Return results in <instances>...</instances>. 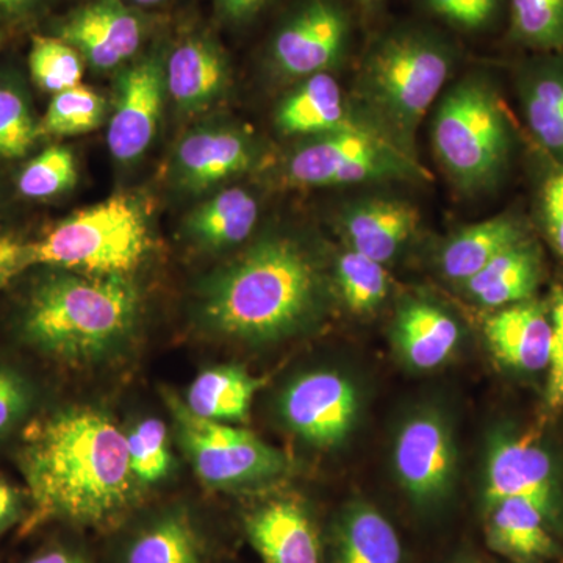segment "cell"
I'll return each instance as SVG.
<instances>
[{"label":"cell","instance_id":"cell-26","mask_svg":"<svg viewBox=\"0 0 563 563\" xmlns=\"http://www.w3.org/2000/svg\"><path fill=\"white\" fill-rule=\"evenodd\" d=\"M396 340L413 366L435 368L450 357L459 342L457 322L432 303L409 302L396 320Z\"/></svg>","mask_w":563,"mask_h":563},{"label":"cell","instance_id":"cell-23","mask_svg":"<svg viewBox=\"0 0 563 563\" xmlns=\"http://www.w3.org/2000/svg\"><path fill=\"white\" fill-rule=\"evenodd\" d=\"M539 279V250L525 239L493 258L472 279L463 282V287L481 306L503 309L512 303L529 301Z\"/></svg>","mask_w":563,"mask_h":563},{"label":"cell","instance_id":"cell-17","mask_svg":"<svg viewBox=\"0 0 563 563\" xmlns=\"http://www.w3.org/2000/svg\"><path fill=\"white\" fill-rule=\"evenodd\" d=\"M420 211L401 199L372 198L344 207L340 225L351 250L385 265L412 239Z\"/></svg>","mask_w":563,"mask_h":563},{"label":"cell","instance_id":"cell-19","mask_svg":"<svg viewBox=\"0 0 563 563\" xmlns=\"http://www.w3.org/2000/svg\"><path fill=\"white\" fill-rule=\"evenodd\" d=\"M517 88L532 135L563 166V54L526 63L518 73Z\"/></svg>","mask_w":563,"mask_h":563},{"label":"cell","instance_id":"cell-42","mask_svg":"<svg viewBox=\"0 0 563 563\" xmlns=\"http://www.w3.org/2000/svg\"><path fill=\"white\" fill-rule=\"evenodd\" d=\"M32 266V242H24L14 233L0 231V292Z\"/></svg>","mask_w":563,"mask_h":563},{"label":"cell","instance_id":"cell-29","mask_svg":"<svg viewBox=\"0 0 563 563\" xmlns=\"http://www.w3.org/2000/svg\"><path fill=\"white\" fill-rule=\"evenodd\" d=\"M13 66L0 68V161L25 157L40 135V118Z\"/></svg>","mask_w":563,"mask_h":563},{"label":"cell","instance_id":"cell-46","mask_svg":"<svg viewBox=\"0 0 563 563\" xmlns=\"http://www.w3.org/2000/svg\"><path fill=\"white\" fill-rule=\"evenodd\" d=\"M125 2L133 9L144 11V13L165 16V10H168V7L174 5L179 0H125Z\"/></svg>","mask_w":563,"mask_h":563},{"label":"cell","instance_id":"cell-18","mask_svg":"<svg viewBox=\"0 0 563 563\" xmlns=\"http://www.w3.org/2000/svg\"><path fill=\"white\" fill-rule=\"evenodd\" d=\"M484 332L493 354L504 365L523 372L548 368L553 328L539 303L503 307L487 318Z\"/></svg>","mask_w":563,"mask_h":563},{"label":"cell","instance_id":"cell-35","mask_svg":"<svg viewBox=\"0 0 563 563\" xmlns=\"http://www.w3.org/2000/svg\"><path fill=\"white\" fill-rule=\"evenodd\" d=\"M336 279L344 303L355 313L373 312L388 292L384 265L354 250L344 252L336 263Z\"/></svg>","mask_w":563,"mask_h":563},{"label":"cell","instance_id":"cell-2","mask_svg":"<svg viewBox=\"0 0 563 563\" xmlns=\"http://www.w3.org/2000/svg\"><path fill=\"white\" fill-rule=\"evenodd\" d=\"M320 296V276L309 254L290 239L269 236L211 277L201 312L222 335L268 342L306 324Z\"/></svg>","mask_w":563,"mask_h":563},{"label":"cell","instance_id":"cell-3","mask_svg":"<svg viewBox=\"0 0 563 563\" xmlns=\"http://www.w3.org/2000/svg\"><path fill=\"white\" fill-rule=\"evenodd\" d=\"M136 312L139 292L128 277L54 269L29 288L18 332L47 357L87 361L120 343Z\"/></svg>","mask_w":563,"mask_h":563},{"label":"cell","instance_id":"cell-41","mask_svg":"<svg viewBox=\"0 0 563 563\" xmlns=\"http://www.w3.org/2000/svg\"><path fill=\"white\" fill-rule=\"evenodd\" d=\"M543 224L548 239L563 258V166L544 180L542 190Z\"/></svg>","mask_w":563,"mask_h":563},{"label":"cell","instance_id":"cell-47","mask_svg":"<svg viewBox=\"0 0 563 563\" xmlns=\"http://www.w3.org/2000/svg\"><path fill=\"white\" fill-rule=\"evenodd\" d=\"M18 33H13L10 31H3V29H0V52L5 49L7 46L16 38Z\"/></svg>","mask_w":563,"mask_h":563},{"label":"cell","instance_id":"cell-7","mask_svg":"<svg viewBox=\"0 0 563 563\" xmlns=\"http://www.w3.org/2000/svg\"><path fill=\"white\" fill-rule=\"evenodd\" d=\"M285 179L296 187L329 188L385 180H424L429 173L417 157L357 121L310 136L285 163Z\"/></svg>","mask_w":563,"mask_h":563},{"label":"cell","instance_id":"cell-36","mask_svg":"<svg viewBox=\"0 0 563 563\" xmlns=\"http://www.w3.org/2000/svg\"><path fill=\"white\" fill-rule=\"evenodd\" d=\"M129 462L140 483H157L172 466L168 432L155 418L139 422L128 435Z\"/></svg>","mask_w":563,"mask_h":563},{"label":"cell","instance_id":"cell-6","mask_svg":"<svg viewBox=\"0 0 563 563\" xmlns=\"http://www.w3.org/2000/svg\"><path fill=\"white\" fill-rule=\"evenodd\" d=\"M147 250L146 214L136 199L124 195L76 211L32 242L33 266L96 276H125Z\"/></svg>","mask_w":563,"mask_h":563},{"label":"cell","instance_id":"cell-22","mask_svg":"<svg viewBox=\"0 0 563 563\" xmlns=\"http://www.w3.org/2000/svg\"><path fill=\"white\" fill-rule=\"evenodd\" d=\"M258 221V202L244 188H224L199 203L185 221L188 239L206 250H228L243 243Z\"/></svg>","mask_w":563,"mask_h":563},{"label":"cell","instance_id":"cell-27","mask_svg":"<svg viewBox=\"0 0 563 563\" xmlns=\"http://www.w3.org/2000/svg\"><path fill=\"white\" fill-rule=\"evenodd\" d=\"M262 384L242 366H214L192 380L185 406L206 420L242 421Z\"/></svg>","mask_w":563,"mask_h":563},{"label":"cell","instance_id":"cell-37","mask_svg":"<svg viewBox=\"0 0 563 563\" xmlns=\"http://www.w3.org/2000/svg\"><path fill=\"white\" fill-rule=\"evenodd\" d=\"M32 407V387L22 374L0 365V439L13 431Z\"/></svg>","mask_w":563,"mask_h":563},{"label":"cell","instance_id":"cell-9","mask_svg":"<svg viewBox=\"0 0 563 563\" xmlns=\"http://www.w3.org/2000/svg\"><path fill=\"white\" fill-rule=\"evenodd\" d=\"M165 399L177 422L181 446L202 483L233 487L284 472V454L255 433L198 417L174 393L165 391Z\"/></svg>","mask_w":563,"mask_h":563},{"label":"cell","instance_id":"cell-44","mask_svg":"<svg viewBox=\"0 0 563 563\" xmlns=\"http://www.w3.org/2000/svg\"><path fill=\"white\" fill-rule=\"evenodd\" d=\"M21 515L20 493L0 477V533L10 528Z\"/></svg>","mask_w":563,"mask_h":563},{"label":"cell","instance_id":"cell-32","mask_svg":"<svg viewBox=\"0 0 563 563\" xmlns=\"http://www.w3.org/2000/svg\"><path fill=\"white\" fill-rule=\"evenodd\" d=\"M77 181V163L69 147L54 144L22 166L16 190L29 201H49L73 190Z\"/></svg>","mask_w":563,"mask_h":563},{"label":"cell","instance_id":"cell-33","mask_svg":"<svg viewBox=\"0 0 563 563\" xmlns=\"http://www.w3.org/2000/svg\"><path fill=\"white\" fill-rule=\"evenodd\" d=\"M510 36L542 52L563 49V0H510Z\"/></svg>","mask_w":563,"mask_h":563},{"label":"cell","instance_id":"cell-38","mask_svg":"<svg viewBox=\"0 0 563 563\" xmlns=\"http://www.w3.org/2000/svg\"><path fill=\"white\" fill-rule=\"evenodd\" d=\"M431 13L466 31L490 24L501 0H420Z\"/></svg>","mask_w":563,"mask_h":563},{"label":"cell","instance_id":"cell-13","mask_svg":"<svg viewBox=\"0 0 563 563\" xmlns=\"http://www.w3.org/2000/svg\"><path fill=\"white\" fill-rule=\"evenodd\" d=\"M282 415L288 426L314 444L340 442L357 412V395L350 380L332 372L299 377L282 396Z\"/></svg>","mask_w":563,"mask_h":563},{"label":"cell","instance_id":"cell-24","mask_svg":"<svg viewBox=\"0 0 563 563\" xmlns=\"http://www.w3.org/2000/svg\"><path fill=\"white\" fill-rule=\"evenodd\" d=\"M488 543L493 550L521 563L550 559L555 553L547 515L536 504L509 498L488 507Z\"/></svg>","mask_w":563,"mask_h":563},{"label":"cell","instance_id":"cell-21","mask_svg":"<svg viewBox=\"0 0 563 563\" xmlns=\"http://www.w3.org/2000/svg\"><path fill=\"white\" fill-rule=\"evenodd\" d=\"M357 121L331 73L299 80L298 87L285 96L276 110V128L284 135L317 136Z\"/></svg>","mask_w":563,"mask_h":563},{"label":"cell","instance_id":"cell-40","mask_svg":"<svg viewBox=\"0 0 563 563\" xmlns=\"http://www.w3.org/2000/svg\"><path fill=\"white\" fill-rule=\"evenodd\" d=\"M60 0H0V29L13 33L35 32Z\"/></svg>","mask_w":563,"mask_h":563},{"label":"cell","instance_id":"cell-4","mask_svg":"<svg viewBox=\"0 0 563 563\" xmlns=\"http://www.w3.org/2000/svg\"><path fill=\"white\" fill-rule=\"evenodd\" d=\"M455 66L439 32L401 25L374 41L363 57L355 96L363 122L415 157V139Z\"/></svg>","mask_w":563,"mask_h":563},{"label":"cell","instance_id":"cell-20","mask_svg":"<svg viewBox=\"0 0 563 563\" xmlns=\"http://www.w3.org/2000/svg\"><path fill=\"white\" fill-rule=\"evenodd\" d=\"M246 528L263 563H321L317 529L298 503L265 504L247 518Z\"/></svg>","mask_w":563,"mask_h":563},{"label":"cell","instance_id":"cell-15","mask_svg":"<svg viewBox=\"0 0 563 563\" xmlns=\"http://www.w3.org/2000/svg\"><path fill=\"white\" fill-rule=\"evenodd\" d=\"M509 498L536 504L547 517L553 514V468L533 433L503 440L493 448L485 501L492 507Z\"/></svg>","mask_w":563,"mask_h":563},{"label":"cell","instance_id":"cell-34","mask_svg":"<svg viewBox=\"0 0 563 563\" xmlns=\"http://www.w3.org/2000/svg\"><path fill=\"white\" fill-rule=\"evenodd\" d=\"M128 563H199L198 537L187 518H165L132 544Z\"/></svg>","mask_w":563,"mask_h":563},{"label":"cell","instance_id":"cell-28","mask_svg":"<svg viewBox=\"0 0 563 563\" xmlns=\"http://www.w3.org/2000/svg\"><path fill=\"white\" fill-rule=\"evenodd\" d=\"M335 563H402L398 533L379 510L354 507L340 525Z\"/></svg>","mask_w":563,"mask_h":563},{"label":"cell","instance_id":"cell-48","mask_svg":"<svg viewBox=\"0 0 563 563\" xmlns=\"http://www.w3.org/2000/svg\"><path fill=\"white\" fill-rule=\"evenodd\" d=\"M358 3H361L362 7H373L376 5L379 0H357Z\"/></svg>","mask_w":563,"mask_h":563},{"label":"cell","instance_id":"cell-16","mask_svg":"<svg viewBox=\"0 0 563 563\" xmlns=\"http://www.w3.org/2000/svg\"><path fill=\"white\" fill-rule=\"evenodd\" d=\"M395 463L413 498L429 501L442 496L454 470L453 443L443 422L431 415L407 422L396 442Z\"/></svg>","mask_w":563,"mask_h":563},{"label":"cell","instance_id":"cell-43","mask_svg":"<svg viewBox=\"0 0 563 563\" xmlns=\"http://www.w3.org/2000/svg\"><path fill=\"white\" fill-rule=\"evenodd\" d=\"M214 18L222 27L243 31L254 24L272 5L273 0H211Z\"/></svg>","mask_w":563,"mask_h":563},{"label":"cell","instance_id":"cell-10","mask_svg":"<svg viewBox=\"0 0 563 563\" xmlns=\"http://www.w3.org/2000/svg\"><path fill=\"white\" fill-rule=\"evenodd\" d=\"M169 32L152 41L139 57L118 70L117 92L107 131L114 161L129 165L150 150L166 96V51Z\"/></svg>","mask_w":563,"mask_h":563},{"label":"cell","instance_id":"cell-45","mask_svg":"<svg viewBox=\"0 0 563 563\" xmlns=\"http://www.w3.org/2000/svg\"><path fill=\"white\" fill-rule=\"evenodd\" d=\"M25 563H85L79 555L70 554L65 550H49L33 555L31 561Z\"/></svg>","mask_w":563,"mask_h":563},{"label":"cell","instance_id":"cell-25","mask_svg":"<svg viewBox=\"0 0 563 563\" xmlns=\"http://www.w3.org/2000/svg\"><path fill=\"white\" fill-rule=\"evenodd\" d=\"M523 240L521 222L510 214H499L455 233L444 244L440 265L448 279L463 284L483 272L493 258Z\"/></svg>","mask_w":563,"mask_h":563},{"label":"cell","instance_id":"cell-12","mask_svg":"<svg viewBox=\"0 0 563 563\" xmlns=\"http://www.w3.org/2000/svg\"><path fill=\"white\" fill-rule=\"evenodd\" d=\"M165 70L166 92L187 117L210 110L231 87L228 51L217 33L199 22H184L169 32Z\"/></svg>","mask_w":563,"mask_h":563},{"label":"cell","instance_id":"cell-5","mask_svg":"<svg viewBox=\"0 0 563 563\" xmlns=\"http://www.w3.org/2000/svg\"><path fill=\"white\" fill-rule=\"evenodd\" d=\"M432 146L457 187L477 191L498 179L512 151V129L487 77L459 80L442 96L432 118Z\"/></svg>","mask_w":563,"mask_h":563},{"label":"cell","instance_id":"cell-31","mask_svg":"<svg viewBox=\"0 0 563 563\" xmlns=\"http://www.w3.org/2000/svg\"><path fill=\"white\" fill-rule=\"evenodd\" d=\"M107 118V101L85 85L57 92L40 118L41 139H66L101 128Z\"/></svg>","mask_w":563,"mask_h":563},{"label":"cell","instance_id":"cell-30","mask_svg":"<svg viewBox=\"0 0 563 563\" xmlns=\"http://www.w3.org/2000/svg\"><path fill=\"white\" fill-rule=\"evenodd\" d=\"M85 66L84 57L65 40L41 31L31 33L29 76L41 91L57 95L77 87L81 84Z\"/></svg>","mask_w":563,"mask_h":563},{"label":"cell","instance_id":"cell-1","mask_svg":"<svg viewBox=\"0 0 563 563\" xmlns=\"http://www.w3.org/2000/svg\"><path fill=\"white\" fill-rule=\"evenodd\" d=\"M18 462L27 485L33 531L51 520L101 525L120 515L135 493L128 435L109 415L70 407L29 422Z\"/></svg>","mask_w":563,"mask_h":563},{"label":"cell","instance_id":"cell-14","mask_svg":"<svg viewBox=\"0 0 563 563\" xmlns=\"http://www.w3.org/2000/svg\"><path fill=\"white\" fill-rule=\"evenodd\" d=\"M254 161V144L239 129L201 125L177 143L172 176L181 190L202 192L247 172Z\"/></svg>","mask_w":563,"mask_h":563},{"label":"cell","instance_id":"cell-8","mask_svg":"<svg viewBox=\"0 0 563 563\" xmlns=\"http://www.w3.org/2000/svg\"><path fill=\"white\" fill-rule=\"evenodd\" d=\"M166 16L133 9L125 0H79L38 29L69 43L87 66L118 73L162 35Z\"/></svg>","mask_w":563,"mask_h":563},{"label":"cell","instance_id":"cell-39","mask_svg":"<svg viewBox=\"0 0 563 563\" xmlns=\"http://www.w3.org/2000/svg\"><path fill=\"white\" fill-rule=\"evenodd\" d=\"M550 376L547 385V402L550 409H563V285L555 288L553 307H551Z\"/></svg>","mask_w":563,"mask_h":563},{"label":"cell","instance_id":"cell-11","mask_svg":"<svg viewBox=\"0 0 563 563\" xmlns=\"http://www.w3.org/2000/svg\"><path fill=\"white\" fill-rule=\"evenodd\" d=\"M350 40V18L336 0H299L274 29L266 62L276 76L302 80L331 73Z\"/></svg>","mask_w":563,"mask_h":563}]
</instances>
